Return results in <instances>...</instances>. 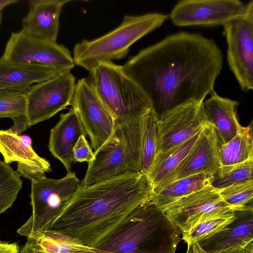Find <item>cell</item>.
I'll return each instance as SVG.
<instances>
[{
  "instance_id": "cell-1",
  "label": "cell",
  "mask_w": 253,
  "mask_h": 253,
  "mask_svg": "<svg viewBox=\"0 0 253 253\" xmlns=\"http://www.w3.org/2000/svg\"><path fill=\"white\" fill-rule=\"evenodd\" d=\"M223 61L213 40L182 32L143 49L122 66L158 118L183 104L203 102L214 91Z\"/></svg>"
},
{
  "instance_id": "cell-2",
  "label": "cell",
  "mask_w": 253,
  "mask_h": 253,
  "mask_svg": "<svg viewBox=\"0 0 253 253\" xmlns=\"http://www.w3.org/2000/svg\"><path fill=\"white\" fill-rule=\"evenodd\" d=\"M147 174L127 173L93 184L80 185L47 230L94 248L137 208L151 201Z\"/></svg>"
},
{
  "instance_id": "cell-3",
  "label": "cell",
  "mask_w": 253,
  "mask_h": 253,
  "mask_svg": "<svg viewBox=\"0 0 253 253\" xmlns=\"http://www.w3.org/2000/svg\"><path fill=\"white\" fill-rule=\"evenodd\" d=\"M181 232L150 201L135 209L94 248L98 253H175Z\"/></svg>"
},
{
  "instance_id": "cell-4",
  "label": "cell",
  "mask_w": 253,
  "mask_h": 253,
  "mask_svg": "<svg viewBox=\"0 0 253 253\" xmlns=\"http://www.w3.org/2000/svg\"><path fill=\"white\" fill-rule=\"evenodd\" d=\"M143 116L116 124L108 139L94 152L80 185L141 170Z\"/></svg>"
},
{
  "instance_id": "cell-5",
  "label": "cell",
  "mask_w": 253,
  "mask_h": 253,
  "mask_svg": "<svg viewBox=\"0 0 253 253\" xmlns=\"http://www.w3.org/2000/svg\"><path fill=\"white\" fill-rule=\"evenodd\" d=\"M168 17L159 13L126 15L120 25L107 34L78 42L73 50L75 64L90 72L101 63L125 57L132 44L160 27Z\"/></svg>"
},
{
  "instance_id": "cell-6",
  "label": "cell",
  "mask_w": 253,
  "mask_h": 253,
  "mask_svg": "<svg viewBox=\"0 0 253 253\" xmlns=\"http://www.w3.org/2000/svg\"><path fill=\"white\" fill-rule=\"evenodd\" d=\"M86 79L116 124L141 117L152 110L147 97L125 73L122 65L112 61L101 63Z\"/></svg>"
},
{
  "instance_id": "cell-7",
  "label": "cell",
  "mask_w": 253,
  "mask_h": 253,
  "mask_svg": "<svg viewBox=\"0 0 253 253\" xmlns=\"http://www.w3.org/2000/svg\"><path fill=\"white\" fill-rule=\"evenodd\" d=\"M80 183L76 173L71 171L60 179L44 175L31 181L32 213L17 233L27 237L34 232L46 231L65 208Z\"/></svg>"
},
{
  "instance_id": "cell-8",
  "label": "cell",
  "mask_w": 253,
  "mask_h": 253,
  "mask_svg": "<svg viewBox=\"0 0 253 253\" xmlns=\"http://www.w3.org/2000/svg\"><path fill=\"white\" fill-rule=\"evenodd\" d=\"M222 26L228 65L242 90L247 92L253 88V0L244 14Z\"/></svg>"
},
{
  "instance_id": "cell-9",
  "label": "cell",
  "mask_w": 253,
  "mask_h": 253,
  "mask_svg": "<svg viewBox=\"0 0 253 253\" xmlns=\"http://www.w3.org/2000/svg\"><path fill=\"white\" fill-rule=\"evenodd\" d=\"M76 78L70 72L32 85L26 91L29 127L45 121L71 105Z\"/></svg>"
},
{
  "instance_id": "cell-10",
  "label": "cell",
  "mask_w": 253,
  "mask_h": 253,
  "mask_svg": "<svg viewBox=\"0 0 253 253\" xmlns=\"http://www.w3.org/2000/svg\"><path fill=\"white\" fill-rule=\"evenodd\" d=\"M1 57L70 71L75 65L70 51L63 45L29 36L22 31L11 33Z\"/></svg>"
},
{
  "instance_id": "cell-11",
  "label": "cell",
  "mask_w": 253,
  "mask_h": 253,
  "mask_svg": "<svg viewBox=\"0 0 253 253\" xmlns=\"http://www.w3.org/2000/svg\"><path fill=\"white\" fill-rule=\"evenodd\" d=\"M71 105L96 151L111 135L115 122L86 78L76 84Z\"/></svg>"
},
{
  "instance_id": "cell-12",
  "label": "cell",
  "mask_w": 253,
  "mask_h": 253,
  "mask_svg": "<svg viewBox=\"0 0 253 253\" xmlns=\"http://www.w3.org/2000/svg\"><path fill=\"white\" fill-rule=\"evenodd\" d=\"M203 102H191L183 104L157 118L156 155L189 139L208 123Z\"/></svg>"
},
{
  "instance_id": "cell-13",
  "label": "cell",
  "mask_w": 253,
  "mask_h": 253,
  "mask_svg": "<svg viewBox=\"0 0 253 253\" xmlns=\"http://www.w3.org/2000/svg\"><path fill=\"white\" fill-rule=\"evenodd\" d=\"M234 211L211 185L178 200L164 210L181 233L206 219L223 216Z\"/></svg>"
},
{
  "instance_id": "cell-14",
  "label": "cell",
  "mask_w": 253,
  "mask_h": 253,
  "mask_svg": "<svg viewBox=\"0 0 253 253\" xmlns=\"http://www.w3.org/2000/svg\"><path fill=\"white\" fill-rule=\"evenodd\" d=\"M247 8L248 3L238 0H182L169 16L178 26L223 25L244 14Z\"/></svg>"
},
{
  "instance_id": "cell-15",
  "label": "cell",
  "mask_w": 253,
  "mask_h": 253,
  "mask_svg": "<svg viewBox=\"0 0 253 253\" xmlns=\"http://www.w3.org/2000/svg\"><path fill=\"white\" fill-rule=\"evenodd\" d=\"M234 219L217 232L197 242L203 253L245 248L253 241V204L234 211Z\"/></svg>"
},
{
  "instance_id": "cell-16",
  "label": "cell",
  "mask_w": 253,
  "mask_h": 253,
  "mask_svg": "<svg viewBox=\"0 0 253 253\" xmlns=\"http://www.w3.org/2000/svg\"><path fill=\"white\" fill-rule=\"evenodd\" d=\"M32 140L28 135H18L7 130H0V153L4 162H17V172L23 177L29 172L45 173L51 170L49 162L33 150Z\"/></svg>"
},
{
  "instance_id": "cell-17",
  "label": "cell",
  "mask_w": 253,
  "mask_h": 253,
  "mask_svg": "<svg viewBox=\"0 0 253 253\" xmlns=\"http://www.w3.org/2000/svg\"><path fill=\"white\" fill-rule=\"evenodd\" d=\"M69 0H34L29 2V10L22 20L23 31L26 35L56 42L59 16Z\"/></svg>"
},
{
  "instance_id": "cell-18",
  "label": "cell",
  "mask_w": 253,
  "mask_h": 253,
  "mask_svg": "<svg viewBox=\"0 0 253 253\" xmlns=\"http://www.w3.org/2000/svg\"><path fill=\"white\" fill-rule=\"evenodd\" d=\"M219 143L215 129L208 123L202 129L175 180L202 173L213 174L220 166Z\"/></svg>"
},
{
  "instance_id": "cell-19",
  "label": "cell",
  "mask_w": 253,
  "mask_h": 253,
  "mask_svg": "<svg viewBox=\"0 0 253 253\" xmlns=\"http://www.w3.org/2000/svg\"><path fill=\"white\" fill-rule=\"evenodd\" d=\"M70 71L10 61L0 58V90L24 92L34 83H40Z\"/></svg>"
},
{
  "instance_id": "cell-20",
  "label": "cell",
  "mask_w": 253,
  "mask_h": 253,
  "mask_svg": "<svg viewBox=\"0 0 253 253\" xmlns=\"http://www.w3.org/2000/svg\"><path fill=\"white\" fill-rule=\"evenodd\" d=\"M82 135L86 136L80 119L72 109L60 114V120L51 129L48 147L52 156L59 160L67 172L76 163L73 148Z\"/></svg>"
},
{
  "instance_id": "cell-21",
  "label": "cell",
  "mask_w": 253,
  "mask_h": 253,
  "mask_svg": "<svg viewBox=\"0 0 253 253\" xmlns=\"http://www.w3.org/2000/svg\"><path fill=\"white\" fill-rule=\"evenodd\" d=\"M201 130L182 143L165 153L156 155L147 174L151 184L152 195L175 180L197 142Z\"/></svg>"
},
{
  "instance_id": "cell-22",
  "label": "cell",
  "mask_w": 253,
  "mask_h": 253,
  "mask_svg": "<svg viewBox=\"0 0 253 253\" xmlns=\"http://www.w3.org/2000/svg\"><path fill=\"white\" fill-rule=\"evenodd\" d=\"M210 97L203 102V108L208 123L215 129L220 144L230 141L236 134L240 126L236 100L218 95L214 91Z\"/></svg>"
},
{
  "instance_id": "cell-23",
  "label": "cell",
  "mask_w": 253,
  "mask_h": 253,
  "mask_svg": "<svg viewBox=\"0 0 253 253\" xmlns=\"http://www.w3.org/2000/svg\"><path fill=\"white\" fill-rule=\"evenodd\" d=\"M213 174L202 173L174 180L152 195L150 202L164 210L170 204L211 185Z\"/></svg>"
},
{
  "instance_id": "cell-24",
  "label": "cell",
  "mask_w": 253,
  "mask_h": 253,
  "mask_svg": "<svg viewBox=\"0 0 253 253\" xmlns=\"http://www.w3.org/2000/svg\"><path fill=\"white\" fill-rule=\"evenodd\" d=\"M219 159L220 166L234 165L253 158L252 122L246 126L240 125L230 141L220 144Z\"/></svg>"
},
{
  "instance_id": "cell-25",
  "label": "cell",
  "mask_w": 253,
  "mask_h": 253,
  "mask_svg": "<svg viewBox=\"0 0 253 253\" xmlns=\"http://www.w3.org/2000/svg\"><path fill=\"white\" fill-rule=\"evenodd\" d=\"M47 253H98L94 248L84 246L62 234L46 230L34 232L27 237Z\"/></svg>"
},
{
  "instance_id": "cell-26",
  "label": "cell",
  "mask_w": 253,
  "mask_h": 253,
  "mask_svg": "<svg viewBox=\"0 0 253 253\" xmlns=\"http://www.w3.org/2000/svg\"><path fill=\"white\" fill-rule=\"evenodd\" d=\"M157 116L151 110L142 118L141 158L140 172L147 174L157 154Z\"/></svg>"
},
{
  "instance_id": "cell-27",
  "label": "cell",
  "mask_w": 253,
  "mask_h": 253,
  "mask_svg": "<svg viewBox=\"0 0 253 253\" xmlns=\"http://www.w3.org/2000/svg\"><path fill=\"white\" fill-rule=\"evenodd\" d=\"M253 180V158L234 165L220 166L213 174L211 185L216 189Z\"/></svg>"
},
{
  "instance_id": "cell-28",
  "label": "cell",
  "mask_w": 253,
  "mask_h": 253,
  "mask_svg": "<svg viewBox=\"0 0 253 253\" xmlns=\"http://www.w3.org/2000/svg\"><path fill=\"white\" fill-rule=\"evenodd\" d=\"M22 186L17 172L0 160V214L12 207Z\"/></svg>"
},
{
  "instance_id": "cell-29",
  "label": "cell",
  "mask_w": 253,
  "mask_h": 253,
  "mask_svg": "<svg viewBox=\"0 0 253 253\" xmlns=\"http://www.w3.org/2000/svg\"><path fill=\"white\" fill-rule=\"evenodd\" d=\"M235 217L234 211L231 214L219 217L206 219L202 221L188 231L182 233V239L187 245L194 243L217 232Z\"/></svg>"
},
{
  "instance_id": "cell-30",
  "label": "cell",
  "mask_w": 253,
  "mask_h": 253,
  "mask_svg": "<svg viewBox=\"0 0 253 253\" xmlns=\"http://www.w3.org/2000/svg\"><path fill=\"white\" fill-rule=\"evenodd\" d=\"M216 190L222 200L234 210L253 204V180Z\"/></svg>"
},
{
  "instance_id": "cell-31",
  "label": "cell",
  "mask_w": 253,
  "mask_h": 253,
  "mask_svg": "<svg viewBox=\"0 0 253 253\" xmlns=\"http://www.w3.org/2000/svg\"><path fill=\"white\" fill-rule=\"evenodd\" d=\"M26 103L24 92L0 90V118L12 119L25 114Z\"/></svg>"
},
{
  "instance_id": "cell-32",
  "label": "cell",
  "mask_w": 253,
  "mask_h": 253,
  "mask_svg": "<svg viewBox=\"0 0 253 253\" xmlns=\"http://www.w3.org/2000/svg\"><path fill=\"white\" fill-rule=\"evenodd\" d=\"M73 155L76 162H86L90 163L94 159V152L86 139L81 136L73 148Z\"/></svg>"
},
{
  "instance_id": "cell-33",
  "label": "cell",
  "mask_w": 253,
  "mask_h": 253,
  "mask_svg": "<svg viewBox=\"0 0 253 253\" xmlns=\"http://www.w3.org/2000/svg\"><path fill=\"white\" fill-rule=\"evenodd\" d=\"M185 253H203L196 243L187 245ZM216 253H253V243L251 242L245 248H233L225 250Z\"/></svg>"
},
{
  "instance_id": "cell-34",
  "label": "cell",
  "mask_w": 253,
  "mask_h": 253,
  "mask_svg": "<svg viewBox=\"0 0 253 253\" xmlns=\"http://www.w3.org/2000/svg\"><path fill=\"white\" fill-rule=\"evenodd\" d=\"M13 125L7 130L11 133L21 135L22 133L29 128L28 121L25 114L12 118Z\"/></svg>"
},
{
  "instance_id": "cell-35",
  "label": "cell",
  "mask_w": 253,
  "mask_h": 253,
  "mask_svg": "<svg viewBox=\"0 0 253 253\" xmlns=\"http://www.w3.org/2000/svg\"><path fill=\"white\" fill-rule=\"evenodd\" d=\"M19 253H47L43 250L37 244L28 239Z\"/></svg>"
},
{
  "instance_id": "cell-36",
  "label": "cell",
  "mask_w": 253,
  "mask_h": 253,
  "mask_svg": "<svg viewBox=\"0 0 253 253\" xmlns=\"http://www.w3.org/2000/svg\"><path fill=\"white\" fill-rule=\"evenodd\" d=\"M19 252L16 243L0 241V253H19Z\"/></svg>"
},
{
  "instance_id": "cell-37",
  "label": "cell",
  "mask_w": 253,
  "mask_h": 253,
  "mask_svg": "<svg viewBox=\"0 0 253 253\" xmlns=\"http://www.w3.org/2000/svg\"><path fill=\"white\" fill-rule=\"evenodd\" d=\"M18 1L16 0H0V11L7 5Z\"/></svg>"
},
{
  "instance_id": "cell-38",
  "label": "cell",
  "mask_w": 253,
  "mask_h": 253,
  "mask_svg": "<svg viewBox=\"0 0 253 253\" xmlns=\"http://www.w3.org/2000/svg\"><path fill=\"white\" fill-rule=\"evenodd\" d=\"M2 12L1 11H0V23H1V20H2Z\"/></svg>"
}]
</instances>
